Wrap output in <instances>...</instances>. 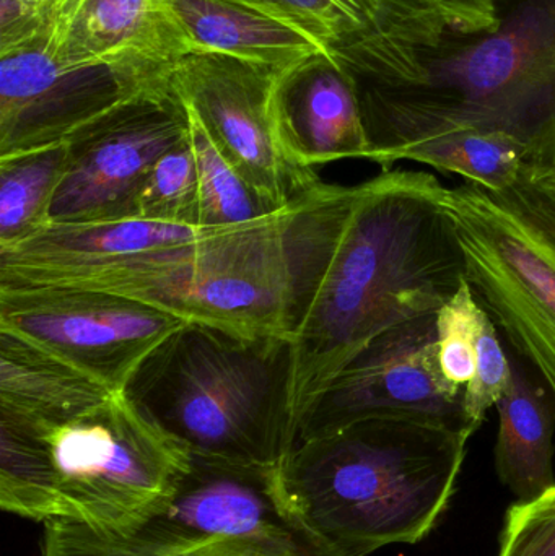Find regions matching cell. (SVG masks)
<instances>
[{
    "label": "cell",
    "mask_w": 555,
    "mask_h": 556,
    "mask_svg": "<svg viewBox=\"0 0 555 556\" xmlns=\"http://www.w3.org/2000/svg\"><path fill=\"white\" fill-rule=\"evenodd\" d=\"M169 74L65 140L67 163L49 225L136 218L137 198L150 169L189 136L188 106Z\"/></svg>",
    "instance_id": "obj_7"
},
{
    "label": "cell",
    "mask_w": 555,
    "mask_h": 556,
    "mask_svg": "<svg viewBox=\"0 0 555 556\" xmlns=\"http://www.w3.org/2000/svg\"><path fill=\"white\" fill-rule=\"evenodd\" d=\"M188 113L189 139L198 166L199 228L222 230L238 227L270 217L286 208L261 195L222 155L189 106Z\"/></svg>",
    "instance_id": "obj_23"
},
{
    "label": "cell",
    "mask_w": 555,
    "mask_h": 556,
    "mask_svg": "<svg viewBox=\"0 0 555 556\" xmlns=\"http://www.w3.org/2000/svg\"><path fill=\"white\" fill-rule=\"evenodd\" d=\"M286 67L217 52L175 62L172 81L222 155L264 198L287 207L321 179L293 168L277 140L274 91Z\"/></svg>",
    "instance_id": "obj_10"
},
{
    "label": "cell",
    "mask_w": 555,
    "mask_h": 556,
    "mask_svg": "<svg viewBox=\"0 0 555 556\" xmlns=\"http://www.w3.org/2000/svg\"><path fill=\"white\" fill-rule=\"evenodd\" d=\"M292 23L326 49L367 38L433 42L453 29L436 0H235Z\"/></svg>",
    "instance_id": "obj_16"
},
{
    "label": "cell",
    "mask_w": 555,
    "mask_h": 556,
    "mask_svg": "<svg viewBox=\"0 0 555 556\" xmlns=\"http://www.w3.org/2000/svg\"><path fill=\"white\" fill-rule=\"evenodd\" d=\"M191 463L121 392L58 427L0 408V509L42 526L129 535L165 505Z\"/></svg>",
    "instance_id": "obj_3"
},
{
    "label": "cell",
    "mask_w": 555,
    "mask_h": 556,
    "mask_svg": "<svg viewBox=\"0 0 555 556\" xmlns=\"http://www.w3.org/2000/svg\"><path fill=\"white\" fill-rule=\"evenodd\" d=\"M295 345L186 320L121 394L194 456L280 469L295 450Z\"/></svg>",
    "instance_id": "obj_5"
},
{
    "label": "cell",
    "mask_w": 555,
    "mask_h": 556,
    "mask_svg": "<svg viewBox=\"0 0 555 556\" xmlns=\"http://www.w3.org/2000/svg\"><path fill=\"white\" fill-rule=\"evenodd\" d=\"M274 124L287 162L303 173L367 160L368 140L357 88L328 51L315 52L280 72Z\"/></svg>",
    "instance_id": "obj_15"
},
{
    "label": "cell",
    "mask_w": 555,
    "mask_h": 556,
    "mask_svg": "<svg viewBox=\"0 0 555 556\" xmlns=\"http://www.w3.org/2000/svg\"><path fill=\"white\" fill-rule=\"evenodd\" d=\"M497 556H555V485L507 509Z\"/></svg>",
    "instance_id": "obj_27"
},
{
    "label": "cell",
    "mask_w": 555,
    "mask_h": 556,
    "mask_svg": "<svg viewBox=\"0 0 555 556\" xmlns=\"http://www.w3.org/2000/svg\"><path fill=\"white\" fill-rule=\"evenodd\" d=\"M209 231L140 218L49 225L0 250V288L84 287L139 254L192 243Z\"/></svg>",
    "instance_id": "obj_14"
},
{
    "label": "cell",
    "mask_w": 555,
    "mask_h": 556,
    "mask_svg": "<svg viewBox=\"0 0 555 556\" xmlns=\"http://www.w3.org/2000/svg\"><path fill=\"white\" fill-rule=\"evenodd\" d=\"M446 189L430 173L404 168L358 185L293 337L299 421L313 397L375 337L411 317L439 313L468 280Z\"/></svg>",
    "instance_id": "obj_2"
},
{
    "label": "cell",
    "mask_w": 555,
    "mask_h": 556,
    "mask_svg": "<svg viewBox=\"0 0 555 556\" xmlns=\"http://www.w3.org/2000/svg\"><path fill=\"white\" fill-rule=\"evenodd\" d=\"M466 277L555 399V176L525 166L507 188L446 189Z\"/></svg>",
    "instance_id": "obj_6"
},
{
    "label": "cell",
    "mask_w": 555,
    "mask_h": 556,
    "mask_svg": "<svg viewBox=\"0 0 555 556\" xmlns=\"http://www.w3.org/2000/svg\"><path fill=\"white\" fill-rule=\"evenodd\" d=\"M403 160L462 176L492 191L507 188L527 166L520 147L510 137L479 129L453 130L404 147L394 156V165Z\"/></svg>",
    "instance_id": "obj_21"
},
{
    "label": "cell",
    "mask_w": 555,
    "mask_h": 556,
    "mask_svg": "<svg viewBox=\"0 0 555 556\" xmlns=\"http://www.w3.org/2000/svg\"><path fill=\"white\" fill-rule=\"evenodd\" d=\"M300 532L310 531L287 495L282 467L238 466L192 454L191 469L165 505L129 535L110 538L134 551L173 552L215 539Z\"/></svg>",
    "instance_id": "obj_12"
},
{
    "label": "cell",
    "mask_w": 555,
    "mask_h": 556,
    "mask_svg": "<svg viewBox=\"0 0 555 556\" xmlns=\"http://www.w3.org/2000/svg\"><path fill=\"white\" fill-rule=\"evenodd\" d=\"M512 381V359L499 339V329L484 309L478 337L476 372L465 386V410L469 424L478 431L485 415L504 397Z\"/></svg>",
    "instance_id": "obj_26"
},
{
    "label": "cell",
    "mask_w": 555,
    "mask_h": 556,
    "mask_svg": "<svg viewBox=\"0 0 555 556\" xmlns=\"http://www.w3.org/2000/svg\"><path fill=\"white\" fill-rule=\"evenodd\" d=\"M455 31L475 33L497 25L492 0H436Z\"/></svg>",
    "instance_id": "obj_28"
},
{
    "label": "cell",
    "mask_w": 555,
    "mask_h": 556,
    "mask_svg": "<svg viewBox=\"0 0 555 556\" xmlns=\"http://www.w3.org/2000/svg\"><path fill=\"white\" fill-rule=\"evenodd\" d=\"M169 72L61 65L39 35L0 51V159L64 143Z\"/></svg>",
    "instance_id": "obj_11"
},
{
    "label": "cell",
    "mask_w": 555,
    "mask_h": 556,
    "mask_svg": "<svg viewBox=\"0 0 555 556\" xmlns=\"http://www.w3.org/2000/svg\"><path fill=\"white\" fill-rule=\"evenodd\" d=\"M198 211V166L188 136L150 169L137 198L136 218L199 228Z\"/></svg>",
    "instance_id": "obj_24"
},
{
    "label": "cell",
    "mask_w": 555,
    "mask_h": 556,
    "mask_svg": "<svg viewBox=\"0 0 555 556\" xmlns=\"http://www.w3.org/2000/svg\"><path fill=\"white\" fill-rule=\"evenodd\" d=\"M499 434L495 472L517 500L537 498L555 485V399L521 365L512 362V381L495 405Z\"/></svg>",
    "instance_id": "obj_19"
},
{
    "label": "cell",
    "mask_w": 555,
    "mask_h": 556,
    "mask_svg": "<svg viewBox=\"0 0 555 556\" xmlns=\"http://www.w3.org/2000/svg\"><path fill=\"white\" fill-rule=\"evenodd\" d=\"M186 320L134 298L78 287L0 288V329L121 392L140 363Z\"/></svg>",
    "instance_id": "obj_9"
},
{
    "label": "cell",
    "mask_w": 555,
    "mask_h": 556,
    "mask_svg": "<svg viewBox=\"0 0 555 556\" xmlns=\"http://www.w3.org/2000/svg\"><path fill=\"white\" fill-rule=\"evenodd\" d=\"M38 35L58 64L172 71L192 54L165 0H42Z\"/></svg>",
    "instance_id": "obj_13"
},
{
    "label": "cell",
    "mask_w": 555,
    "mask_h": 556,
    "mask_svg": "<svg viewBox=\"0 0 555 556\" xmlns=\"http://www.w3.org/2000/svg\"><path fill=\"white\" fill-rule=\"evenodd\" d=\"M194 52H217L261 64L289 67L328 51L286 20L235 0H165Z\"/></svg>",
    "instance_id": "obj_18"
},
{
    "label": "cell",
    "mask_w": 555,
    "mask_h": 556,
    "mask_svg": "<svg viewBox=\"0 0 555 556\" xmlns=\"http://www.w3.org/2000/svg\"><path fill=\"white\" fill-rule=\"evenodd\" d=\"M368 418H401L436 425L471 438L465 388L443 375L437 313L411 317L375 337L306 405L299 440L335 433Z\"/></svg>",
    "instance_id": "obj_8"
},
{
    "label": "cell",
    "mask_w": 555,
    "mask_h": 556,
    "mask_svg": "<svg viewBox=\"0 0 555 556\" xmlns=\"http://www.w3.org/2000/svg\"><path fill=\"white\" fill-rule=\"evenodd\" d=\"M65 163V142L0 159V250L49 227Z\"/></svg>",
    "instance_id": "obj_20"
},
{
    "label": "cell",
    "mask_w": 555,
    "mask_h": 556,
    "mask_svg": "<svg viewBox=\"0 0 555 556\" xmlns=\"http://www.w3.org/2000/svg\"><path fill=\"white\" fill-rule=\"evenodd\" d=\"M20 2L25 3V5L29 7V9L39 12V7H41L42 0H20Z\"/></svg>",
    "instance_id": "obj_29"
},
{
    "label": "cell",
    "mask_w": 555,
    "mask_h": 556,
    "mask_svg": "<svg viewBox=\"0 0 555 556\" xmlns=\"http://www.w3.org/2000/svg\"><path fill=\"white\" fill-rule=\"evenodd\" d=\"M117 392L42 346L0 329V408L39 427L67 424Z\"/></svg>",
    "instance_id": "obj_17"
},
{
    "label": "cell",
    "mask_w": 555,
    "mask_h": 556,
    "mask_svg": "<svg viewBox=\"0 0 555 556\" xmlns=\"http://www.w3.org/2000/svg\"><path fill=\"white\" fill-rule=\"evenodd\" d=\"M41 556H338L310 532L225 538L173 552H140L74 526H45Z\"/></svg>",
    "instance_id": "obj_22"
},
{
    "label": "cell",
    "mask_w": 555,
    "mask_h": 556,
    "mask_svg": "<svg viewBox=\"0 0 555 556\" xmlns=\"http://www.w3.org/2000/svg\"><path fill=\"white\" fill-rule=\"evenodd\" d=\"M469 437L401 418H368L297 444L282 466L306 529L338 556L419 544L453 495Z\"/></svg>",
    "instance_id": "obj_4"
},
{
    "label": "cell",
    "mask_w": 555,
    "mask_h": 556,
    "mask_svg": "<svg viewBox=\"0 0 555 556\" xmlns=\"http://www.w3.org/2000/svg\"><path fill=\"white\" fill-rule=\"evenodd\" d=\"M482 314L468 280L437 313L440 366L456 388H465L475 376Z\"/></svg>",
    "instance_id": "obj_25"
},
{
    "label": "cell",
    "mask_w": 555,
    "mask_h": 556,
    "mask_svg": "<svg viewBox=\"0 0 555 556\" xmlns=\"http://www.w3.org/2000/svg\"><path fill=\"white\" fill-rule=\"evenodd\" d=\"M497 25L437 41L368 38L329 49L357 88L368 162L459 129L510 137L555 176V0H492Z\"/></svg>",
    "instance_id": "obj_1"
}]
</instances>
